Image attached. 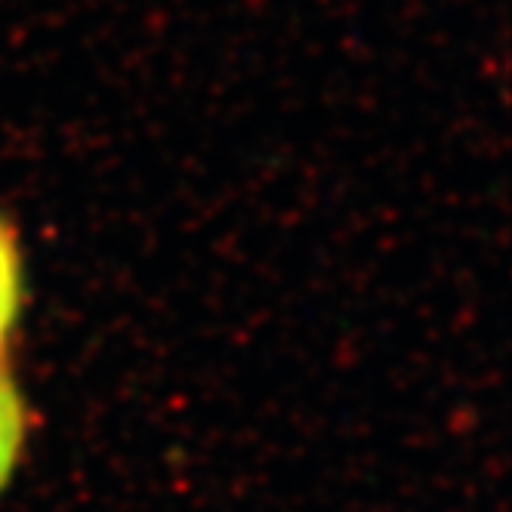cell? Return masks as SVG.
<instances>
[{"instance_id":"cell-1","label":"cell","mask_w":512,"mask_h":512,"mask_svg":"<svg viewBox=\"0 0 512 512\" xmlns=\"http://www.w3.org/2000/svg\"><path fill=\"white\" fill-rule=\"evenodd\" d=\"M22 256L13 226L0 216V358L7 352V343L16 331V321L22 312Z\"/></svg>"},{"instance_id":"cell-2","label":"cell","mask_w":512,"mask_h":512,"mask_svg":"<svg viewBox=\"0 0 512 512\" xmlns=\"http://www.w3.org/2000/svg\"><path fill=\"white\" fill-rule=\"evenodd\" d=\"M25 435H28V411L22 392L16 389L4 364H0V488L16 472V463L25 448Z\"/></svg>"}]
</instances>
